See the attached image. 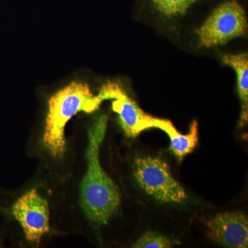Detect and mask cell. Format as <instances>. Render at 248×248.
<instances>
[{"mask_svg":"<svg viewBox=\"0 0 248 248\" xmlns=\"http://www.w3.org/2000/svg\"><path fill=\"white\" fill-rule=\"evenodd\" d=\"M48 202L35 189L19 197L12 208V215L22 226L28 241L39 246L41 238L50 231Z\"/></svg>","mask_w":248,"mask_h":248,"instance_id":"8992f818","label":"cell"},{"mask_svg":"<svg viewBox=\"0 0 248 248\" xmlns=\"http://www.w3.org/2000/svg\"><path fill=\"white\" fill-rule=\"evenodd\" d=\"M134 175L140 187L160 202L182 204L188 200L185 189L173 177L169 165L159 158L135 159Z\"/></svg>","mask_w":248,"mask_h":248,"instance_id":"277c9868","label":"cell"},{"mask_svg":"<svg viewBox=\"0 0 248 248\" xmlns=\"http://www.w3.org/2000/svg\"><path fill=\"white\" fill-rule=\"evenodd\" d=\"M222 62L234 70L236 87L241 104L239 125L244 126L248 120V55L247 53L224 55Z\"/></svg>","mask_w":248,"mask_h":248,"instance_id":"9c48e42d","label":"cell"},{"mask_svg":"<svg viewBox=\"0 0 248 248\" xmlns=\"http://www.w3.org/2000/svg\"><path fill=\"white\" fill-rule=\"evenodd\" d=\"M248 18L240 0H223L197 31L199 46L213 48L247 33Z\"/></svg>","mask_w":248,"mask_h":248,"instance_id":"3957f363","label":"cell"},{"mask_svg":"<svg viewBox=\"0 0 248 248\" xmlns=\"http://www.w3.org/2000/svg\"><path fill=\"white\" fill-rule=\"evenodd\" d=\"M102 101L94 96L87 84L73 81L50 98L42 143L54 157L61 158L66 151L64 129L68 121L79 112L92 113Z\"/></svg>","mask_w":248,"mask_h":248,"instance_id":"7a4b0ae2","label":"cell"},{"mask_svg":"<svg viewBox=\"0 0 248 248\" xmlns=\"http://www.w3.org/2000/svg\"><path fill=\"white\" fill-rule=\"evenodd\" d=\"M155 128L167 134L170 141V150L179 159H182L192 153L198 143V124L196 120L191 123L190 130L186 135L179 133L169 120L156 118Z\"/></svg>","mask_w":248,"mask_h":248,"instance_id":"ba28073f","label":"cell"},{"mask_svg":"<svg viewBox=\"0 0 248 248\" xmlns=\"http://www.w3.org/2000/svg\"><path fill=\"white\" fill-rule=\"evenodd\" d=\"M107 122V116H99L89 128L86 154L88 170L80 187L83 210L90 221L97 226L106 224L121 203L118 187L99 163V149L105 138Z\"/></svg>","mask_w":248,"mask_h":248,"instance_id":"6da1fadb","label":"cell"},{"mask_svg":"<svg viewBox=\"0 0 248 248\" xmlns=\"http://www.w3.org/2000/svg\"><path fill=\"white\" fill-rule=\"evenodd\" d=\"M142 4L160 17L168 19L183 17L201 0H141Z\"/></svg>","mask_w":248,"mask_h":248,"instance_id":"30bf717a","label":"cell"},{"mask_svg":"<svg viewBox=\"0 0 248 248\" xmlns=\"http://www.w3.org/2000/svg\"><path fill=\"white\" fill-rule=\"evenodd\" d=\"M97 97L102 102L112 100V110L118 115L121 127L128 138H136L144 130L155 128L156 118L142 110L117 83L104 84Z\"/></svg>","mask_w":248,"mask_h":248,"instance_id":"5b68a950","label":"cell"},{"mask_svg":"<svg viewBox=\"0 0 248 248\" xmlns=\"http://www.w3.org/2000/svg\"><path fill=\"white\" fill-rule=\"evenodd\" d=\"M206 225L208 238L215 244L228 248L248 247V219L244 213L217 214Z\"/></svg>","mask_w":248,"mask_h":248,"instance_id":"52a82bcc","label":"cell"},{"mask_svg":"<svg viewBox=\"0 0 248 248\" xmlns=\"http://www.w3.org/2000/svg\"><path fill=\"white\" fill-rule=\"evenodd\" d=\"M174 243L164 235L155 232H147L132 246L135 248H170Z\"/></svg>","mask_w":248,"mask_h":248,"instance_id":"8fae6325","label":"cell"}]
</instances>
